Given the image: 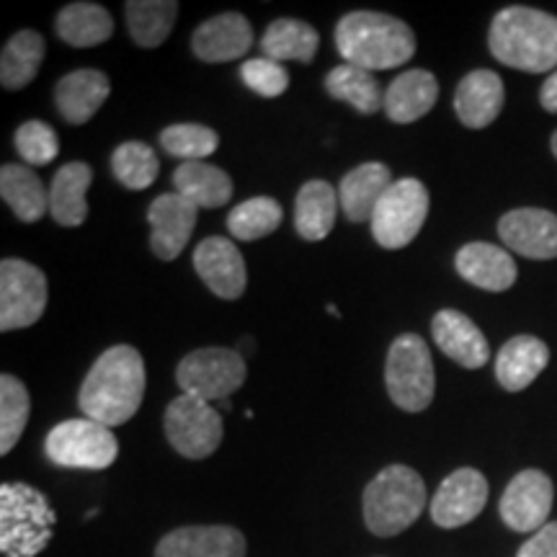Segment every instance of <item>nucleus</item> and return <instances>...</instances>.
<instances>
[{"mask_svg":"<svg viewBox=\"0 0 557 557\" xmlns=\"http://www.w3.org/2000/svg\"><path fill=\"white\" fill-rule=\"evenodd\" d=\"M145 385L148 374L143 354L127 344L111 346L88 369L78 393V406L83 416L101 426H122L143 406Z\"/></svg>","mask_w":557,"mask_h":557,"instance_id":"f257e3e1","label":"nucleus"},{"mask_svg":"<svg viewBox=\"0 0 557 557\" xmlns=\"http://www.w3.org/2000/svg\"><path fill=\"white\" fill-rule=\"evenodd\" d=\"M487 47L500 65L540 75L557 70V16L529 5H508L493 16Z\"/></svg>","mask_w":557,"mask_h":557,"instance_id":"f03ea898","label":"nucleus"},{"mask_svg":"<svg viewBox=\"0 0 557 557\" xmlns=\"http://www.w3.org/2000/svg\"><path fill=\"white\" fill-rule=\"evenodd\" d=\"M336 47L348 65L374 70L403 67L416 54V34L406 21L377 11H351L338 21Z\"/></svg>","mask_w":557,"mask_h":557,"instance_id":"7ed1b4c3","label":"nucleus"},{"mask_svg":"<svg viewBox=\"0 0 557 557\" xmlns=\"http://www.w3.org/2000/svg\"><path fill=\"white\" fill-rule=\"evenodd\" d=\"M58 513L47 496L26 483L0 485V553L37 557L52 542Z\"/></svg>","mask_w":557,"mask_h":557,"instance_id":"20e7f679","label":"nucleus"},{"mask_svg":"<svg viewBox=\"0 0 557 557\" xmlns=\"http://www.w3.org/2000/svg\"><path fill=\"white\" fill-rule=\"evenodd\" d=\"M364 521L374 537H395L423 513L426 485L408 465H389L364 487Z\"/></svg>","mask_w":557,"mask_h":557,"instance_id":"39448f33","label":"nucleus"},{"mask_svg":"<svg viewBox=\"0 0 557 557\" xmlns=\"http://www.w3.org/2000/svg\"><path fill=\"white\" fill-rule=\"evenodd\" d=\"M385 385L389 400L408 413H421L436 393L434 359L426 341L416 333H403L387 351Z\"/></svg>","mask_w":557,"mask_h":557,"instance_id":"423d86ee","label":"nucleus"},{"mask_svg":"<svg viewBox=\"0 0 557 557\" xmlns=\"http://www.w3.org/2000/svg\"><path fill=\"white\" fill-rule=\"evenodd\" d=\"M45 455L52 465L70 470H107L120 457L114 431L90 418H70L47 434Z\"/></svg>","mask_w":557,"mask_h":557,"instance_id":"0eeeda50","label":"nucleus"},{"mask_svg":"<svg viewBox=\"0 0 557 557\" xmlns=\"http://www.w3.org/2000/svg\"><path fill=\"white\" fill-rule=\"evenodd\" d=\"M246 359L235 348L207 346L186 354L176 369V382L184 395L207 403H222L238 393L246 382Z\"/></svg>","mask_w":557,"mask_h":557,"instance_id":"6e6552de","label":"nucleus"},{"mask_svg":"<svg viewBox=\"0 0 557 557\" xmlns=\"http://www.w3.org/2000/svg\"><path fill=\"white\" fill-rule=\"evenodd\" d=\"M429 214V189L418 178H398L374 209L372 235L382 248L400 250L416 240Z\"/></svg>","mask_w":557,"mask_h":557,"instance_id":"1a4fd4ad","label":"nucleus"},{"mask_svg":"<svg viewBox=\"0 0 557 557\" xmlns=\"http://www.w3.org/2000/svg\"><path fill=\"white\" fill-rule=\"evenodd\" d=\"M47 276L39 267L21 259L0 263V331L29 329L47 310Z\"/></svg>","mask_w":557,"mask_h":557,"instance_id":"9d476101","label":"nucleus"},{"mask_svg":"<svg viewBox=\"0 0 557 557\" xmlns=\"http://www.w3.org/2000/svg\"><path fill=\"white\" fill-rule=\"evenodd\" d=\"M169 444L186 459H205L214 455L222 442V418L212 403L181 393L169 403L163 416Z\"/></svg>","mask_w":557,"mask_h":557,"instance_id":"9b49d317","label":"nucleus"},{"mask_svg":"<svg viewBox=\"0 0 557 557\" xmlns=\"http://www.w3.org/2000/svg\"><path fill=\"white\" fill-rule=\"evenodd\" d=\"M555 487L542 470H521L500 496V519L513 532H540L549 524Z\"/></svg>","mask_w":557,"mask_h":557,"instance_id":"f8f14e48","label":"nucleus"},{"mask_svg":"<svg viewBox=\"0 0 557 557\" xmlns=\"http://www.w3.org/2000/svg\"><path fill=\"white\" fill-rule=\"evenodd\" d=\"M487 504V480L475 468H459L442 480L434 500L431 519L442 529H457L470 524L483 513Z\"/></svg>","mask_w":557,"mask_h":557,"instance_id":"ddd939ff","label":"nucleus"},{"mask_svg":"<svg viewBox=\"0 0 557 557\" xmlns=\"http://www.w3.org/2000/svg\"><path fill=\"white\" fill-rule=\"evenodd\" d=\"M498 235L508 250L524 259H557V214L547 209H511L498 220Z\"/></svg>","mask_w":557,"mask_h":557,"instance_id":"4468645a","label":"nucleus"},{"mask_svg":"<svg viewBox=\"0 0 557 557\" xmlns=\"http://www.w3.org/2000/svg\"><path fill=\"white\" fill-rule=\"evenodd\" d=\"M199 207L178 191L160 194L148 209L150 248L160 261H176L184 253L194 227H197Z\"/></svg>","mask_w":557,"mask_h":557,"instance_id":"2eb2a0df","label":"nucleus"},{"mask_svg":"<svg viewBox=\"0 0 557 557\" xmlns=\"http://www.w3.org/2000/svg\"><path fill=\"white\" fill-rule=\"evenodd\" d=\"M194 269L207 289L220 299H238L246 292L248 274L243 253L230 238H205L194 250Z\"/></svg>","mask_w":557,"mask_h":557,"instance_id":"dca6fc26","label":"nucleus"},{"mask_svg":"<svg viewBox=\"0 0 557 557\" xmlns=\"http://www.w3.org/2000/svg\"><path fill=\"white\" fill-rule=\"evenodd\" d=\"M246 537L235 527H178L158 542L156 557H246Z\"/></svg>","mask_w":557,"mask_h":557,"instance_id":"f3484780","label":"nucleus"},{"mask_svg":"<svg viewBox=\"0 0 557 557\" xmlns=\"http://www.w3.org/2000/svg\"><path fill=\"white\" fill-rule=\"evenodd\" d=\"M253 45V29L243 13H220L207 18L191 34V50L201 62H230L238 60Z\"/></svg>","mask_w":557,"mask_h":557,"instance_id":"a211bd4d","label":"nucleus"},{"mask_svg":"<svg viewBox=\"0 0 557 557\" xmlns=\"http://www.w3.org/2000/svg\"><path fill=\"white\" fill-rule=\"evenodd\" d=\"M457 274L470 282L472 287L485 292H506L517 284L519 269L506 248L493 246V243H468L457 250L455 259Z\"/></svg>","mask_w":557,"mask_h":557,"instance_id":"6ab92c4d","label":"nucleus"},{"mask_svg":"<svg viewBox=\"0 0 557 557\" xmlns=\"http://www.w3.org/2000/svg\"><path fill=\"white\" fill-rule=\"evenodd\" d=\"M431 336L451 361L465 369H480L491 359L483 331L459 310H438L431 320Z\"/></svg>","mask_w":557,"mask_h":557,"instance_id":"aec40b11","label":"nucleus"},{"mask_svg":"<svg viewBox=\"0 0 557 557\" xmlns=\"http://www.w3.org/2000/svg\"><path fill=\"white\" fill-rule=\"evenodd\" d=\"M506 101V88L493 70H472L455 90V111L459 122L470 129H485L498 120Z\"/></svg>","mask_w":557,"mask_h":557,"instance_id":"412c9836","label":"nucleus"},{"mask_svg":"<svg viewBox=\"0 0 557 557\" xmlns=\"http://www.w3.org/2000/svg\"><path fill=\"white\" fill-rule=\"evenodd\" d=\"M111 83L101 70H75L54 86V103L67 124H86L109 99Z\"/></svg>","mask_w":557,"mask_h":557,"instance_id":"4be33fe9","label":"nucleus"},{"mask_svg":"<svg viewBox=\"0 0 557 557\" xmlns=\"http://www.w3.org/2000/svg\"><path fill=\"white\" fill-rule=\"evenodd\" d=\"M438 99V81L429 70H406L385 90V114L395 124L423 120Z\"/></svg>","mask_w":557,"mask_h":557,"instance_id":"5701e85b","label":"nucleus"},{"mask_svg":"<svg viewBox=\"0 0 557 557\" xmlns=\"http://www.w3.org/2000/svg\"><path fill=\"white\" fill-rule=\"evenodd\" d=\"M393 173L385 163H361L359 169L348 171L344 181L338 186V199H341V209L351 222H364L372 220L374 209L385 197L389 186H393Z\"/></svg>","mask_w":557,"mask_h":557,"instance_id":"b1692460","label":"nucleus"},{"mask_svg":"<svg viewBox=\"0 0 557 557\" xmlns=\"http://www.w3.org/2000/svg\"><path fill=\"white\" fill-rule=\"evenodd\" d=\"M549 348L537 336H513L500 346L496 357V377L508 393H521L545 372Z\"/></svg>","mask_w":557,"mask_h":557,"instance_id":"393cba45","label":"nucleus"},{"mask_svg":"<svg viewBox=\"0 0 557 557\" xmlns=\"http://www.w3.org/2000/svg\"><path fill=\"white\" fill-rule=\"evenodd\" d=\"M94 181V171L83 160L65 163L54 173L50 186V214L62 227H78L88 218V186Z\"/></svg>","mask_w":557,"mask_h":557,"instance_id":"a878e982","label":"nucleus"},{"mask_svg":"<svg viewBox=\"0 0 557 557\" xmlns=\"http://www.w3.org/2000/svg\"><path fill=\"white\" fill-rule=\"evenodd\" d=\"M338 214V191L329 181H308L297 191L295 201V230L305 240H325L336 225Z\"/></svg>","mask_w":557,"mask_h":557,"instance_id":"bb28decb","label":"nucleus"},{"mask_svg":"<svg viewBox=\"0 0 557 557\" xmlns=\"http://www.w3.org/2000/svg\"><path fill=\"white\" fill-rule=\"evenodd\" d=\"M0 197L21 222H39L50 212V191L29 165L5 163L0 169Z\"/></svg>","mask_w":557,"mask_h":557,"instance_id":"cd10ccee","label":"nucleus"},{"mask_svg":"<svg viewBox=\"0 0 557 557\" xmlns=\"http://www.w3.org/2000/svg\"><path fill=\"white\" fill-rule=\"evenodd\" d=\"M173 186L181 197H186L199 209H218L233 197V178L218 165L205 163V160L181 163L173 171Z\"/></svg>","mask_w":557,"mask_h":557,"instance_id":"c85d7f7f","label":"nucleus"},{"mask_svg":"<svg viewBox=\"0 0 557 557\" xmlns=\"http://www.w3.org/2000/svg\"><path fill=\"white\" fill-rule=\"evenodd\" d=\"M54 32L70 47H96L111 39L114 18L99 3H70L54 18Z\"/></svg>","mask_w":557,"mask_h":557,"instance_id":"c756f323","label":"nucleus"},{"mask_svg":"<svg viewBox=\"0 0 557 557\" xmlns=\"http://www.w3.org/2000/svg\"><path fill=\"white\" fill-rule=\"evenodd\" d=\"M45 37L34 29H24L5 41L0 54V83L5 90H21L37 78L45 60Z\"/></svg>","mask_w":557,"mask_h":557,"instance_id":"7c9ffc66","label":"nucleus"},{"mask_svg":"<svg viewBox=\"0 0 557 557\" xmlns=\"http://www.w3.org/2000/svg\"><path fill=\"white\" fill-rule=\"evenodd\" d=\"M325 90L336 101H346L348 107L357 109L359 114H377L380 109H385V94H382L377 78L364 67L357 65H344L333 67L325 75Z\"/></svg>","mask_w":557,"mask_h":557,"instance_id":"2f4dec72","label":"nucleus"},{"mask_svg":"<svg viewBox=\"0 0 557 557\" xmlns=\"http://www.w3.org/2000/svg\"><path fill=\"white\" fill-rule=\"evenodd\" d=\"M320 37L312 29L308 21L299 18H276L271 21L267 34L261 39V50L269 60L284 62V60H297V62H312L318 52Z\"/></svg>","mask_w":557,"mask_h":557,"instance_id":"473e14b6","label":"nucleus"},{"mask_svg":"<svg viewBox=\"0 0 557 557\" xmlns=\"http://www.w3.org/2000/svg\"><path fill=\"white\" fill-rule=\"evenodd\" d=\"M124 11L132 41L145 50L163 45L178 18V3L173 0H129Z\"/></svg>","mask_w":557,"mask_h":557,"instance_id":"72a5a7b5","label":"nucleus"},{"mask_svg":"<svg viewBox=\"0 0 557 557\" xmlns=\"http://www.w3.org/2000/svg\"><path fill=\"white\" fill-rule=\"evenodd\" d=\"M32 413V398L24 382L13 374L0 377V455H11Z\"/></svg>","mask_w":557,"mask_h":557,"instance_id":"f704fd0d","label":"nucleus"},{"mask_svg":"<svg viewBox=\"0 0 557 557\" xmlns=\"http://www.w3.org/2000/svg\"><path fill=\"white\" fill-rule=\"evenodd\" d=\"M284 209L271 197H253L243 201L227 214V230L238 240H259L274 233L282 225Z\"/></svg>","mask_w":557,"mask_h":557,"instance_id":"c9c22d12","label":"nucleus"},{"mask_svg":"<svg viewBox=\"0 0 557 557\" xmlns=\"http://www.w3.org/2000/svg\"><path fill=\"white\" fill-rule=\"evenodd\" d=\"M111 171H114L122 186H127L132 191H143L156 184L160 160L150 145L129 139V143H122L111 156Z\"/></svg>","mask_w":557,"mask_h":557,"instance_id":"e433bc0d","label":"nucleus"},{"mask_svg":"<svg viewBox=\"0 0 557 557\" xmlns=\"http://www.w3.org/2000/svg\"><path fill=\"white\" fill-rule=\"evenodd\" d=\"M160 148L184 163H194L220 148V135L205 124H171L160 132Z\"/></svg>","mask_w":557,"mask_h":557,"instance_id":"4c0bfd02","label":"nucleus"},{"mask_svg":"<svg viewBox=\"0 0 557 557\" xmlns=\"http://www.w3.org/2000/svg\"><path fill=\"white\" fill-rule=\"evenodd\" d=\"M13 145H16V152L29 169L50 165L60 152L58 132H54L47 122L39 120H29L21 124L16 129V137H13Z\"/></svg>","mask_w":557,"mask_h":557,"instance_id":"58836bf2","label":"nucleus"},{"mask_svg":"<svg viewBox=\"0 0 557 557\" xmlns=\"http://www.w3.org/2000/svg\"><path fill=\"white\" fill-rule=\"evenodd\" d=\"M240 78L253 94L263 99H276L289 88V73L284 70L282 62L269 58H256L240 65Z\"/></svg>","mask_w":557,"mask_h":557,"instance_id":"ea45409f","label":"nucleus"},{"mask_svg":"<svg viewBox=\"0 0 557 557\" xmlns=\"http://www.w3.org/2000/svg\"><path fill=\"white\" fill-rule=\"evenodd\" d=\"M517 557H557V521H549L540 532H534L519 547Z\"/></svg>","mask_w":557,"mask_h":557,"instance_id":"a19ab883","label":"nucleus"},{"mask_svg":"<svg viewBox=\"0 0 557 557\" xmlns=\"http://www.w3.org/2000/svg\"><path fill=\"white\" fill-rule=\"evenodd\" d=\"M540 103L542 109L549 111V114H557V70L547 75L545 86H542V94H540Z\"/></svg>","mask_w":557,"mask_h":557,"instance_id":"79ce46f5","label":"nucleus"},{"mask_svg":"<svg viewBox=\"0 0 557 557\" xmlns=\"http://www.w3.org/2000/svg\"><path fill=\"white\" fill-rule=\"evenodd\" d=\"M329 312H331L333 318H341V310L336 308V305H329Z\"/></svg>","mask_w":557,"mask_h":557,"instance_id":"37998d69","label":"nucleus"},{"mask_svg":"<svg viewBox=\"0 0 557 557\" xmlns=\"http://www.w3.org/2000/svg\"><path fill=\"white\" fill-rule=\"evenodd\" d=\"M553 152H555V158H557V132L553 135Z\"/></svg>","mask_w":557,"mask_h":557,"instance_id":"c03bdc74","label":"nucleus"}]
</instances>
